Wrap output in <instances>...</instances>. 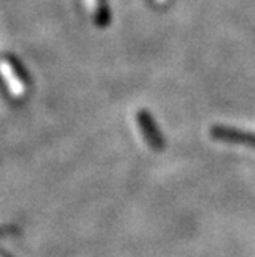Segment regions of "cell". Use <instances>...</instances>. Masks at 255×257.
Instances as JSON below:
<instances>
[{"label":"cell","mask_w":255,"mask_h":257,"mask_svg":"<svg viewBox=\"0 0 255 257\" xmlns=\"http://www.w3.org/2000/svg\"><path fill=\"white\" fill-rule=\"evenodd\" d=\"M0 76H2V81L14 98L20 100L27 95L29 85H27V78L24 76V70L19 67L14 58H0Z\"/></svg>","instance_id":"cell-1"},{"label":"cell","mask_w":255,"mask_h":257,"mask_svg":"<svg viewBox=\"0 0 255 257\" xmlns=\"http://www.w3.org/2000/svg\"><path fill=\"white\" fill-rule=\"evenodd\" d=\"M210 135H212V138L224 141V143L255 148V135L253 133H245V131H238V130L227 128V126H214L212 131H210Z\"/></svg>","instance_id":"cell-2"},{"label":"cell","mask_w":255,"mask_h":257,"mask_svg":"<svg viewBox=\"0 0 255 257\" xmlns=\"http://www.w3.org/2000/svg\"><path fill=\"white\" fill-rule=\"evenodd\" d=\"M156 2H157V4H161V5H164V4L169 2V0H156Z\"/></svg>","instance_id":"cell-6"},{"label":"cell","mask_w":255,"mask_h":257,"mask_svg":"<svg viewBox=\"0 0 255 257\" xmlns=\"http://www.w3.org/2000/svg\"><path fill=\"white\" fill-rule=\"evenodd\" d=\"M91 9L95 10V20L100 27L108 24V7L103 0H88Z\"/></svg>","instance_id":"cell-4"},{"label":"cell","mask_w":255,"mask_h":257,"mask_svg":"<svg viewBox=\"0 0 255 257\" xmlns=\"http://www.w3.org/2000/svg\"><path fill=\"white\" fill-rule=\"evenodd\" d=\"M15 229L14 227H0V236H7V234L14 232Z\"/></svg>","instance_id":"cell-5"},{"label":"cell","mask_w":255,"mask_h":257,"mask_svg":"<svg viewBox=\"0 0 255 257\" xmlns=\"http://www.w3.org/2000/svg\"><path fill=\"white\" fill-rule=\"evenodd\" d=\"M138 124H139L141 133H143L146 141H148V145L153 148V150H162L164 141H162V136L159 133V130L156 128L153 118L149 116L148 111H139L138 113Z\"/></svg>","instance_id":"cell-3"}]
</instances>
